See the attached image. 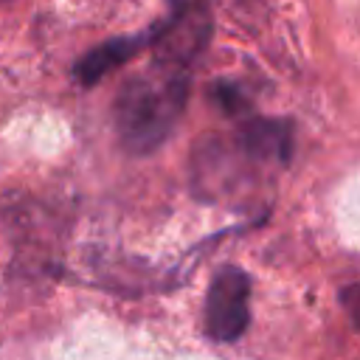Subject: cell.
I'll return each mask as SVG.
<instances>
[{"label":"cell","mask_w":360,"mask_h":360,"mask_svg":"<svg viewBox=\"0 0 360 360\" xmlns=\"http://www.w3.org/2000/svg\"><path fill=\"white\" fill-rule=\"evenodd\" d=\"M188 68L163 62H152L121 84L112 101V121L127 152L149 155L174 132L188 101Z\"/></svg>","instance_id":"obj_1"},{"label":"cell","mask_w":360,"mask_h":360,"mask_svg":"<svg viewBox=\"0 0 360 360\" xmlns=\"http://www.w3.org/2000/svg\"><path fill=\"white\" fill-rule=\"evenodd\" d=\"M262 163L236 141V135H211L197 143L191 155V186L205 200H225L259 174Z\"/></svg>","instance_id":"obj_2"},{"label":"cell","mask_w":360,"mask_h":360,"mask_svg":"<svg viewBox=\"0 0 360 360\" xmlns=\"http://www.w3.org/2000/svg\"><path fill=\"white\" fill-rule=\"evenodd\" d=\"M205 332L219 343L242 338L250 321V278L239 267H219L205 295Z\"/></svg>","instance_id":"obj_3"},{"label":"cell","mask_w":360,"mask_h":360,"mask_svg":"<svg viewBox=\"0 0 360 360\" xmlns=\"http://www.w3.org/2000/svg\"><path fill=\"white\" fill-rule=\"evenodd\" d=\"M211 31H214V22L202 3L180 6V11L155 31V39H152L155 62L191 70V62L208 48Z\"/></svg>","instance_id":"obj_4"},{"label":"cell","mask_w":360,"mask_h":360,"mask_svg":"<svg viewBox=\"0 0 360 360\" xmlns=\"http://www.w3.org/2000/svg\"><path fill=\"white\" fill-rule=\"evenodd\" d=\"M233 135L262 166H284L292 155V129L287 121L250 118Z\"/></svg>","instance_id":"obj_5"},{"label":"cell","mask_w":360,"mask_h":360,"mask_svg":"<svg viewBox=\"0 0 360 360\" xmlns=\"http://www.w3.org/2000/svg\"><path fill=\"white\" fill-rule=\"evenodd\" d=\"M141 42H143V37H118V39H110V42H104V45L87 51V53L76 62V68H73L76 79H79L84 87L96 84V82H98L101 76H107L112 68H118V65H124L127 59H132V56L138 53Z\"/></svg>","instance_id":"obj_6"},{"label":"cell","mask_w":360,"mask_h":360,"mask_svg":"<svg viewBox=\"0 0 360 360\" xmlns=\"http://www.w3.org/2000/svg\"><path fill=\"white\" fill-rule=\"evenodd\" d=\"M211 98L219 104V110L222 112H228V115H239V112H248V98L242 96V90L239 87H233V84H228V82H217L214 87H211Z\"/></svg>","instance_id":"obj_7"},{"label":"cell","mask_w":360,"mask_h":360,"mask_svg":"<svg viewBox=\"0 0 360 360\" xmlns=\"http://www.w3.org/2000/svg\"><path fill=\"white\" fill-rule=\"evenodd\" d=\"M340 304L346 309V315L352 318V323L360 329V284H352L340 292Z\"/></svg>","instance_id":"obj_8"},{"label":"cell","mask_w":360,"mask_h":360,"mask_svg":"<svg viewBox=\"0 0 360 360\" xmlns=\"http://www.w3.org/2000/svg\"><path fill=\"white\" fill-rule=\"evenodd\" d=\"M177 6H191V3H202V0H174Z\"/></svg>","instance_id":"obj_9"},{"label":"cell","mask_w":360,"mask_h":360,"mask_svg":"<svg viewBox=\"0 0 360 360\" xmlns=\"http://www.w3.org/2000/svg\"><path fill=\"white\" fill-rule=\"evenodd\" d=\"M3 3H8V0H0V6H3Z\"/></svg>","instance_id":"obj_10"}]
</instances>
